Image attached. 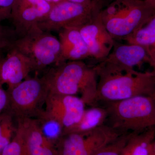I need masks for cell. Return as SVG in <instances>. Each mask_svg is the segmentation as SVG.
I'll return each mask as SVG.
<instances>
[{
	"instance_id": "8",
	"label": "cell",
	"mask_w": 155,
	"mask_h": 155,
	"mask_svg": "<svg viewBox=\"0 0 155 155\" xmlns=\"http://www.w3.org/2000/svg\"><path fill=\"white\" fill-rule=\"evenodd\" d=\"M155 12L144 0H136L118 17L102 22L114 39L124 40L145 25Z\"/></svg>"
},
{
	"instance_id": "20",
	"label": "cell",
	"mask_w": 155,
	"mask_h": 155,
	"mask_svg": "<svg viewBox=\"0 0 155 155\" xmlns=\"http://www.w3.org/2000/svg\"><path fill=\"white\" fill-rule=\"evenodd\" d=\"M36 119L44 135L56 147L64 134V129L62 125L55 120L45 115L44 111Z\"/></svg>"
},
{
	"instance_id": "13",
	"label": "cell",
	"mask_w": 155,
	"mask_h": 155,
	"mask_svg": "<svg viewBox=\"0 0 155 155\" xmlns=\"http://www.w3.org/2000/svg\"><path fill=\"white\" fill-rule=\"evenodd\" d=\"M35 70L32 61L25 55L13 48H9L5 58L1 59L0 76L3 84L8 90L14 88L28 78L31 71Z\"/></svg>"
},
{
	"instance_id": "27",
	"label": "cell",
	"mask_w": 155,
	"mask_h": 155,
	"mask_svg": "<svg viewBox=\"0 0 155 155\" xmlns=\"http://www.w3.org/2000/svg\"><path fill=\"white\" fill-rule=\"evenodd\" d=\"M150 7L155 10V0H144Z\"/></svg>"
},
{
	"instance_id": "22",
	"label": "cell",
	"mask_w": 155,
	"mask_h": 155,
	"mask_svg": "<svg viewBox=\"0 0 155 155\" xmlns=\"http://www.w3.org/2000/svg\"><path fill=\"white\" fill-rule=\"evenodd\" d=\"M133 133L121 134L101 149L94 155H121Z\"/></svg>"
},
{
	"instance_id": "4",
	"label": "cell",
	"mask_w": 155,
	"mask_h": 155,
	"mask_svg": "<svg viewBox=\"0 0 155 155\" xmlns=\"http://www.w3.org/2000/svg\"><path fill=\"white\" fill-rule=\"evenodd\" d=\"M8 105L16 120L37 119L44 111L49 90L44 77L27 78L14 88L7 90Z\"/></svg>"
},
{
	"instance_id": "14",
	"label": "cell",
	"mask_w": 155,
	"mask_h": 155,
	"mask_svg": "<svg viewBox=\"0 0 155 155\" xmlns=\"http://www.w3.org/2000/svg\"><path fill=\"white\" fill-rule=\"evenodd\" d=\"M16 121L22 126L29 155H58L56 146L44 135L36 119Z\"/></svg>"
},
{
	"instance_id": "26",
	"label": "cell",
	"mask_w": 155,
	"mask_h": 155,
	"mask_svg": "<svg viewBox=\"0 0 155 155\" xmlns=\"http://www.w3.org/2000/svg\"><path fill=\"white\" fill-rule=\"evenodd\" d=\"M68 1L81 4H90L93 2V0H68Z\"/></svg>"
},
{
	"instance_id": "17",
	"label": "cell",
	"mask_w": 155,
	"mask_h": 155,
	"mask_svg": "<svg viewBox=\"0 0 155 155\" xmlns=\"http://www.w3.org/2000/svg\"><path fill=\"white\" fill-rule=\"evenodd\" d=\"M155 137V127L133 133L121 155H148Z\"/></svg>"
},
{
	"instance_id": "5",
	"label": "cell",
	"mask_w": 155,
	"mask_h": 155,
	"mask_svg": "<svg viewBox=\"0 0 155 155\" xmlns=\"http://www.w3.org/2000/svg\"><path fill=\"white\" fill-rule=\"evenodd\" d=\"M16 49L29 58L35 70L52 64H61V44L59 39L40 28L14 40L10 48Z\"/></svg>"
},
{
	"instance_id": "1",
	"label": "cell",
	"mask_w": 155,
	"mask_h": 155,
	"mask_svg": "<svg viewBox=\"0 0 155 155\" xmlns=\"http://www.w3.org/2000/svg\"><path fill=\"white\" fill-rule=\"evenodd\" d=\"M49 92L68 95L80 94L86 105H98L96 71L81 61H69L57 65L43 76Z\"/></svg>"
},
{
	"instance_id": "23",
	"label": "cell",
	"mask_w": 155,
	"mask_h": 155,
	"mask_svg": "<svg viewBox=\"0 0 155 155\" xmlns=\"http://www.w3.org/2000/svg\"><path fill=\"white\" fill-rule=\"evenodd\" d=\"M14 30L8 29L0 25V54L4 49L8 50L17 38Z\"/></svg>"
},
{
	"instance_id": "19",
	"label": "cell",
	"mask_w": 155,
	"mask_h": 155,
	"mask_svg": "<svg viewBox=\"0 0 155 155\" xmlns=\"http://www.w3.org/2000/svg\"><path fill=\"white\" fill-rule=\"evenodd\" d=\"M15 120L14 115L9 110H6L0 115V155L13 139L17 131Z\"/></svg>"
},
{
	"instance_id": "28",
	"label": "cell",
	"mask_w": 155,
	"mask_h": 155,
	"mask_svg": "<svg viewBox=\"0 0 155 155\" xmlns=\"http://www.w3.org/2000/svg\"><path fill=\"white\" fill-rule=\"evenodd\" d=\"M148 155H155V152L154 150L153 147V143L150 149V150L149 153Z\"/></svg>"
},
{
	"instance_id": "24",
	"label": "cell",
	"mask_w": 155,
	"mask_h": 155,
	"mask_svg": "<svg viewBox=\"0 0 155 155\" xmlns=\"http://www.w3.org/2000/svg\"><path fill=\"white\" fill-rule=\"evenodd\" d=\"M17 0H0V25L5 19H11Z\"/></svg>"
},
{
	"instance_id": "30",
	"label": "cell",
	"mask_w": 155,
	"mask_h": 155,
	"mask_svg": "<svg viewBox=\"0 0 155 155\" xmlns=\"http://www.w3.org/2000/svg\"><path fill=\"white\" fill-rule=\"evenodd\" d=\"M153 147L154 150L155 152V137L153 143Z\"/></svg>"
},
{
	"instance_id": "21",
	"label": "cell",
	"mask_w": 155,
	"mask_h": 155,
	"mask_svg": "<svg viewBox=\"0 0 155 155\" xmlns=\"http://www.w3.org/2000/svg\"><path fill=\"white\" fill-rule=\"evenodd\" d=\"M17 123L15 135L3 150L2 155H29L22 126L18 122Z\"/></svg>"
},
{
	"instance_id": "7",
	"label": "cell",
	"mask_w": 155,
	"mask_h": 155,
	"mask_svg": "<svg viewBox=\"0 0 155 155\" xmlns=\"http://www.w3.org/2000/svg\"><path fill=\"white\" fill-rule=\"evenodd\" d=\"M120 135L105 124L88 134H67L56 145L58 155H94Z\"/></svg>"
},
{
	"instance_id": "15",
	"label": "cell",
	"mask_w": 155,
	"mask_h": 155,
	"mask_svg": "<svg viewBox=\"0 0 155 155\" xmlns=\"http://www.w3.org/2000/svg\"><path fill=\"white\" fill-rule=\"evenodd\" d=\"M61 64L67 61H80L91 57L80 28L68 27L59 32Z\"/></svg>"
},
{
	"instance_id": "16",
	"label": "cell",
	"mask_w": 155,
	"mask_h": 155,
	"mask_svg": "<svg viewBox=\"0 0 155 155\" xmlns=\"http://www.w3.org/2000/svg\"><path fill=\"white\" fill-rule=\"evenodd\" d=\"M107 112L104 106L97 105L85 109L77 123L64 131V134L77 133L88 134L105 124Z\"/></svg>"
},
{
	"instance_id": "2",
	"label": "cell",
	"mask_w": 155,
	"mask_h": 155,
	"mask_svg": "<svg viewBox=\"0 0 155 155\" xmlns=\"http://www.w3.org/2000/svg\"><path fill=\"white\" fill-rule=\"evenodd\" d=\"M98 80V102L104 104L138 96L155 98V71H110L94 66Z\"/></svg>"
},
{
	"instance_id": "12",
	"label": "cell",
	"mask_w": 155,
	"mask_h": 155,
	"mask_svg": "<svg viewBox=\"0 0 155 155\" xmlns=\"http://www.w3.org/2000/svg\"><path fill=\"white\" fill-rule=\"evenodd\" d=\"M80 31L91 57L100 62L107 57L116 43L103 23L99 13L80 27Z\"/></svg>"
},
{
	"instance_id": "18",
	"label": "cell",
	"mask_w": 155,
	"mask_h": 155,
	"mask_svg": "<svg viewBox=\"0 0 155 155\" xmlns=\"http://www.w3.org/2000/svg\"><path fill=\"white\" fill-rule=\"evenodd\" d=\"M127 43L135 44L146 48L150 53L155 51V12L145 25L124 39Z\"/></svg>"
},
{
	"instance_id": "31",
	"label": "cell",
	"mask_w": 155,
	"mask_h": 155,
	"mask_svg": "<svg viewBox=\"0 0 155 155\" xmlns=\"http://www.w3.org/2000/svg\"><path fill=\"white\" fill-rule=\"evenodd\" d=\"M2 55H1V54H0V58H1V57H2Z\"/></svg>"
},
{
	"instance_id": "11",
	"label": "cell",
	"mask_w": 155,
	"mask_h": 155,
	"mask_svg": "<svg viewBox=\"0 0 155 155\" xmlns=\"http://www.w3.org/2000/svg\"><path fill=\"white\" fill-rule=\"evenodd\" d=\"M53 2L48 0H17L11 17L16 35L19 37L39 28V22L47 16Z\"/></svg>"
},
{
	"instance_id": "6",
	"label": "cell",
	"mask_w": 155,
	"mask_h": 155,
	"mask_svg": "<svg viewBox=\"0 0 155 155\" xmlns=\"http://www.w3.org/2000/svg\"><path fill=\"white\" fill-rule=\"evenodd\" d=\"M102 8L93 0L90 4L59 0L53 2L49 12L38 26L41 30L48 32L68 27L80 28L91 22Z\"/></svg>"
},
{
	"instance_id": "25",
	"label": "cell",
	"mask_w": 155,
	"mask_h": 155,
	"mask_svg": "<svg viewBox=\"0 0 155 155\" xmlns=\"http://www.w3.org/2000/svg\"><path fill=\"white\" fill-rule=\"evenodd\" d=\"M2 57L0 58V63ZM3 84L0 76V115L7 110L8 105V96L7 91L3 88Z\"/></svg>"
},
{
	"instance_id": "29",
	"label": "cell",
	"mask_w": 155,
	"mask_h": 155,
	"mask_svg": "<svg viewBox=\"0 0 155 155\" xmlns=\"http://www.w3.org/2000/svg\"><path fill=\"white\" fill-rule=\"evenodd\" d=\"M151 54L153 60L154 62L155 67L154 68L155 69V51L152 52L151 53Z\"/></svg>"
},
{
	"instance_id": "9",
	"label": "cell",
	"mask_w": 155,
	"mask_h": 155,
	"mask_svg": "<svg viewBox=\"0 0 155 155\" xmlns=\"http://www.w3.org/2000/svg\"><path fill=\"white\" fill-rule=\"evenodd\" d=\"M145 63L153 68L154 65L150 53L146 48L135 44L115 43L107 57L97 65L110 71H126L134 70V67Z\"/></svg>"
},
{
	"instance_id": "10",
	"label": "cell",
	"mask_w": 155,
	"mask_h": 155,
	"mask_svg": "<svg viewBox=\"0 0 155 155\" xmlns=\"http://www.w3.org/2000/svg\"><path fill=\"white\" fill-rule=\"evenodd\" d=\"M81 98L49 92L45 104L44 114L60 123L64 130L77 123L85 110Z\"/></svg>"
},
{
	"instance_id": "3",
	"label": "cell",
	"mask_w": 155,
	"mask_h": 155,
	"mask_svg": "<svg viewBox=\"0 0 155 155\" xmlns=\"http://www.w3.org/2000/svg\"><path fill=\"white\" fill-rule=\"evenodd\" d=\"M105 125L120 134L139 133L155 127V98L138 96L105 103Z\"/></svg>"
}]
</instances>
